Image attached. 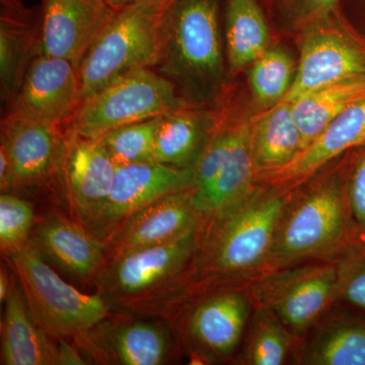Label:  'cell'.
Listing matches in <instances>:
<instances>
[{"mask_svg": "<svg viewBox=\"0 0 365 365\" xmlns=\"http://www.w3.org/2000/svg\"><path fill=\"white\" fill-rule=\"evenodd\" d=\"M193 187V168L178 169L155 160L118 165L111 193L91 227L109 237L122 222L153 201Z\"/></svg>", "mask_w": 365, "mask_h": 365, "instance_id": "10", "label": "cell"}, {"mask_svg": "<svg viewBox=\"0 0 365 365\" xmlns=\"http://www.w3.org/2000/svg\"><path fill=\"white\" fill-rule=\"evenodd\" d=\"M66 146L61 126L7 113L0 125V148L11 160L19 187L43 185L59 175Z\"/></svg>", "mask_w": 365, "mask_h": 365, "instance_id": "13", "label": "cell"}, {"mask_svg": "<svg viewBox=\"0 0 365 365\" xmlns=\"http://www.w3.org/2000/svg\"><path fill=\"white\" fill-rule=\"evenodd\" d=\"M19 182L16 180L11 160L4 148H0V190L1 193H7L9 190L18 188Z\"/></svg>", "mask_w": 365, "mask_h": 365, "instance_id": "34", "label": "cell"}, {"mask_svg": "<svg viewBox=\"0 0 365 365\" xmlns=\"http://www.w3.org/2000/svg\"><path fill=\"white\" fill-rule=\"evenodd\" d=\"M364 98L365 76H354L321 86L290 103L302 135V150L341 113Z\"/></svg>", "mask_w": 365, "mask_h": 365, "instance_id": "24", "label": "cell"}, {"mask_svg": "<svg viewBox=\"0 0 365 365\" xmlns=\"http://www.w3.org/2000/svg\"><path fill=\"white\" fill-rule=\"evenodd\" d=\"M203 216L194 206L192 188L153 201L120 223L109 235L113 261L127 253L179 239L198 230Z\"/></svg>", "mask_w": 365, "mask_h": 365, "instance_id": "12", "label": "cell"}, {"mask_svg": "<svg viewBox=\"0 0 365 365\" xmlns=\"http://www.w3.org/2000/svg\"><path fill=\"white\" fill-rule=\"evenodd\" d=\"M257 179L248 120H237L234 144L217 177L205 188L192 189V200L200 215L212 217L252 191Z\"/></svg>", "mask_w": 365, "mask_h": 365, "instance_id": "21", "label": "cell"}, {"mask_svg": "<svg viewBox=\"0 0 365 365\" xmlns=\"http://www.w3.org/2000/svg\"><path fill=\"white\" fill-rule=\"evenodd\" d=\"M288 351L287 333L275 322L263 319L255 331L248 350V364L279 365Z\"/></svg>", "mask_w": 365, "mask_h": 365, "instance_id": "32", "label": "cell"}, {"mask_svg": "<svg viewBox=\"0 0 365 365\" xmlns=\"http://www.w3.org/2000/svg\"><path fill=\"white\" fill-rule=\"evenodd\" d=\"M365 145V98L348 107L283 169L261 177L278 189L306 182L345 151Z\"/></svg>", "mask_w": 365, "mask_h": 365, "instance_id": "16", "label": "cell"}, {"mask_svg": "<svg viewBox=\"0 0 365 365\" xmlns=\"http://www.w3.org/2000/svg\"><path fill=\"white\" fill-rule=\"evenodd\" d=\"M40 33V6H26L24 0H0V96L4 114L39 54Z\"/></svg>", "mask_w": 365, "mask_h": 365, "instance_id": "15", "label": "cell"}, {"mask_svg": "<svg viewBox=\"0 0 365 365\" xmlns=\"http://www.w3.org/2000/svg\"><path fill=\"white\" fill-rule=\"evenodd\" d=\"M167 14L139 1L117 11L79 63L81 102L127 72L155 68Z\"/></svg>", "mask_w": 365, "mask_h": 365, "instance_id": "3", "label": "cell"}, {"mask_svg": "<svg viewBox=\"0 0 365 365\" xmlns=\"http://www.w3.org/2000/svg\"><path fill=\"white\" fill-rule=\"evenodd\" d=\"M187 104L160 116L153 160L178 169L193 167L216 122V110Z\"/></svg>", "mask_w": 365, "mask_h": 365, "instance_id": "18", "label": "cell"}, {"mask_svg": "<svg viewBox=\"0 0 365 365\" xmlns=\"http://www.w3.org/2000/svg\"><path fill=\"white\" fill-rule=\"evenodd\" d=\"M347 181L319 185L283 212L268 263L284 266L294 262L359 246L347 200Z\"/></svg>", "mask_w": 365, "mask_h": 365, "instance_id": "2", "label": "cell"}, {"mask_svg": "<svg viewBox=\"0 0 365 365\" xmlns=\"http://www.w3.org/2000/svg\"><path fill=\"white\" fill-rule=\"evenodd\" d=\"M302 1L314 16L332 14L338 4V0H302Z\"/></svg>", "mask_w": 365, "mask_h": 365, "instance_id": "36", "label": "cell"}, {"mask_svg": "<svg viewBox=\"0 0 365 365\" xmlns=\"http://www.w3.org/2000/svg\"><path fill=\"white\" fill-rule=\"evenodd\" d=\"M223 43L220 0H176L165 16L155 69L190 104H210L222 88Z\"/></svg>", "mask_w": 365, "mask_h": 365, "instance_id": "1", "label": "cell"}, {"mask_svg": "<svg viewBox=\"0 0 365 365\" xmlns=\"http://www.w3.org/2000/svg\"><path fill=\"white\" fill-rule=\"evenodd\" d=\"M187 103L174 83L155 68L137 69L86 97L66 130L100 139L118 127L163 116Z\"/></svg>", "mask_w": 365, "mask_h": 365, "instance_id": "6", "label": "cell"}, {"mask_svg": "<svg viewBox=\"0 0 365 365\" xmlns=\"http://www.w3.org/2000/svg\"><path fill=\"white\" fill-rule=\"evenodd\" d=\"M32 203L9 193L0 196V248L11 257L29 242L34 225Z\"/></svg>", "mask_w": 365, "mask_h": 365, "instance_id": "30", "label": "cell"}, {"mask_svg": "<svg viewBox=\"0 0 365 365\" xmlns=\"http://www.w3.org/2000/svg\"><path fill=\"white\" fill-rule=\"evenodd\" d=\"M287 197L251 191L242 200L212 216L204 242L203 264L210 272L235 273L268 262Z\"/></svg>", "mask_w": 365, "mask_h": 365, "instance_id": "4", "label": "cell"}, {"mask_svg": "<svg viewBox=\"0 0 365 365\" xmlns=\"http://www.w3.org/2000/svg\"><path fill=\"white\" fill-rule=\"evenodd\" d=\"M248 314V302L242 294L215 295L194 311L190 331L210 351L227 355L239 344Z\"/></svg>", "mask_w": 365, "mask_h": 365, "instance_id": "23", "label": "cell"}, {"mask_svg": "<svg viewBox=\"0 0 365 365\" xmlns=\"http://www.w3.org/2000/svg\"><path fill=\"white\" fill-rule=\"evenodd\" d=\"M39 54L81 60L117 11L106 0H41Z\"/></svg>", "mask_w": 365, "mask_h": 365, "instance_id": "9", "label": "cell"}, {"mask_svg": "<svg viewBox=\"0 0 365 365\" xmlns=\"http://www.w3.org/2000/svg\"><path fill=\"white\" fill-rule=\"evenodd\" d=\"M223 41L232 76L251 66L268 49V26L256 0H227Z\"/></svg>", "mask_w": 365, "mask_h": 365, "instance_id": "25", "label": "cell"}, {"mask_svg": "<svg viewBox=\"0 0 365 365\" xmlns=\"http://www.w3.org/2000/svg\"><path fill=\"white\" fill-rule=\"evenodd\" d=\"M106 1H107V4H109L112 9H114L115 11H119L125 9V7L135 4L136 0H106Z\"/></svg>", "mask_w": 365, "mask_h": 365, "instance_id": "39", "label": "cell"}, {"mask_svg": "<svg viewBox=\"0 0 365 365\" xmlns=\"http://www.w3.org/2000/svg\"><path fill=\"white\" fill-rule=\"evenodd\" d=\"M16 276L1 323V364L56 365L57 345L34 319Z\"/></svg>", "mask_w": 365, "mask_h": 365, "instance_id": "19", "label": "cell"}, {"mask_svg": "<svg viewBox=\"0 0 365 365\" xmlns=\"http://www.w3.org/2000/svg\"><path fill=\"white\" fill-rule=\"evenodd\" d=\"M250 67L252 93L255 100L265 108L284 98L297 72L294 60L280 48L269 47Z\"/></svg>", "mask_w": 365, "mask_h": 365, "instance_id": "28", "label": "cell"}, {"mask_svg": "<svg viewBox=\"0 0 365 365\" xmlns=\"http://www.w3.org/2000/svg\"><path fill=\"white\" fill-rule=\"evenodd\" d=\"M13 276H9V271L4 266L0 270V302L6 304L9 292H11V285H13Z\"/></svg>", "mask_w": 365, "mask_h": 365, "instance_id": "37", "label": "cell"}, {"mask_svg": "<svg viewBox=\"0 0 365 365\" xmlns=\"http://www.w3.org/2000/svg\"><path fill=\"white\" fill-rule=\"evenodd\" d=\"M197 232L119 257L106 273L104 292L114 297H133L169 279L195 253Z\"/></svg>", "mask_w": 365, "mask_h": 365, "instance_id": "14", "label": "cell"}, {"mask_svg": "<svg viewBox=\"0 0 365 365\" xmlns=\"http://www.w3.org/2000/svg\"><path fill=\"white\" fill-rule=\"evenodd\" d=\"M29 309L50 337H78L95 328L109 314L101 295L79 292L45 262L34 242L9 257Z\"/></svg>", "mask_w": 365, "mask_h": 365, "instance_id": "5", "label": "cell"}, {"mask_svg": "<svg viewBox=\"0 0 365 365\" xmlns=\"http://www.w3.org/2000/svg\"><path fill=\"white\" fill-rule=\"evenodd\" d=\"M136 1L144 2V4H150V6L157 7L160 11L168 13L170 7L174 6L176 0H136Z\"/></svg>", "mask_w": 365, "mask_h": 365, "instance_id": "38", "label": "cell"}, {"mask_svg": "<svg viewBox=\"0 0 365 365\" xmlns=\"http://www.w3.org/2000/svg\"><path fill=\"white\" fill-rule=\"evenodd\" d=\"M81 103L78 67L69 60L38 54L7 113L63 126Z\"/></svg>", "mask_w": 365, "mask_h": 365, "instance_id": "8", "label": "cell"}, {"mask_svg": "<svg viewBox=\"0 0 365 365\" xmlns=\"http://www.w3.org/2000/svg\"><path fill=\"white\" fill-rule=\"evenodd\" d=\"M311 364L365 365V319L355 316L334 324L317 341Z\"/></svg>", "mask_w": 365, "mask_h": 365, "instance_id": "26", "label": "cell"}, {"mask_svg": "<svg viewBox=\"0 0 365 365\" xmlns=\"http://www.w3.org/2000/svg\"><path fill=\"white\" fill-rule=\"evenodd\" d=\"M117 165L98 139L66 130V146L59 175L69 202L83 222L91 225L104 209Z\"/></svg>", "mask_w": 365, "mask_h": 365, "instance_id": "11", "label": "cell"}, {"mask_svg": "<svg viewBox=\"0 0 365 365\" xmlns=\"http://www.w3.org/2000/svg\"><path fill=\"white\" fill-rule=\"evenodd\" d=\"M113 354L123 365H158L165 361L168 341L162 329L136 322L120 327L112 337Z\"/></svg>", "mask_w": 365, "mask_h": 365, "instance_id": "27", "label": "cell"}, {"mask_svg": "<svg viewBox=\"0 0 365 365\" xmlns=\"http://www.w3.org/2000/svg\"><path fill=\"white\" fill-rule=\"evenodd\" d=\"M347 200L357 242L365 246V150L347 180Z\"/></svg>", "mask_w": 365, "mask_h": 365, "instance_id": "33", "label": "cell"}, {"mask_svg": "<svg viewBox=\"0 0 365 365\" xmlns=\"http://www.w3.org/2000/svg\"><path fill=\"white\" fill-rule=\"evenodd\" d=\"M338 267V297L365 319V246L350 249Z\"/></svg>", "mask_w": 365, "mask_h": 365, "instance_id": "31", "label": "cell"}, {"mask_svg": "<svg viewBox=\"0 0 365 365\" xmlns=\"http://www.w3.org/2000/svg\"><path fill=\"white\" fill-rule=\"evenodd\" d=\"M252 150L257 178L283 169L302 151V135L292 104H277L255 115L249 120Z\"/></svg>", "mask_w": 365, "mask_h": 365, "instance_id": "22", "label": "cell"}, {"mask_svg": "<svg viewBox=\"0 0 365 365\" xmlns=\"http://www.w3.org/2000/svg\"><path fill=\"white\" fill-rule=\"evenodd\" d=\"M354 76H365L364 43L332 21V14L314 16L300 41L294 83L282 101L294 102L321 86Z\"/></svg>", "mask_w": 365, "mask_h": 365, "instance_id": "7", "label": "cell"}, {"mask_svg": "<svg viewBox=\"0 0 365 365\" xmlns=\"http://www.w3.org/2000/svg\"><path fill=\"white\" fill-rule=\"evenodd\" d=\"M34 242L43 255L79 278L98 272L107 253L104 242L62 215L48 216L38 228Z\"/></svg>", "mask_w": 365, "mask_h": 365, "instance_id": "20", "label": "cell"}, {"mask_svg": "<svg viewBox=\"0 0 365 365\" xmlns=\"http://www.w3.org/2000/svg\"><path fill=\"white\" fill-rule=\"evenodd\" d=\"M271 295L278 318L295 332L304 330L338 297L339 267L325 266L297 271L285 278Z\"/></svg>", "mask_w": 365, "mask_h": 365, "instance_id": "17", "label": "cell"}, {"mask_svg": "<svg viewBox=\"0 0 365 365\" xmlns=\"http://www.w3.org/2000/svg\"><path fill=\"white\" fill-rule=\"evenodd\" d=\"M160 117L124 125L106 133L98 140L118 165L153 160L155 134Z\"/></svg>", "mask_w": 365, "mask_h": 365, "instance_id": "29", "label": "cell"}, {"mask_svg": "<svg viewBox=\"0 0 365 365\" xmlns=\"http://www.w3.org/2000/svg\"><path fill=\"white\" fill-rule=\"evenodd\" d=\"M57 344V364L83 365L86 361L76 348L69 345L63 338H60Z\"/></svg>", "mask_w": 365, "mask_h": 365, "instance_id": "35", "label": "cell"}]
</instances>
